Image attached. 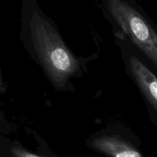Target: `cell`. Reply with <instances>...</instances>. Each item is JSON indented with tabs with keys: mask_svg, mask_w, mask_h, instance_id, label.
<instances>
[{
	"mask_svg": "<svg viewBox=\"0 0 157 157\" xmlns=\"http://www.w3.org/2000/svg\"><path fill=\"white\" fill-rule=\"evenodd\" d=\"M129 63L138 86L147 99L157 110V77L136 56L132 55Z\"/></svg>",
	"mask_w": 157,
	"mask_h": 157,
	"instance_id": "obj_3",
	"label": "cell"
},
{
	"mask_svg": "<svg viewBox=\"0 0 157 157\" xmlns=\"http://www.w3.org/2000/svg\"><path fill=\"white\" fill-rule=\"evenodd\" d=\"M110 15L123 32L157 67V33L127 0H105Z\"/></svg>",
	"mask_w": 157,
	"mask_h": 157,
	"instance_id": "obj_2",
	"label": "cell"
},
{
	"mask_svg": "<svg viewBox=\"0 0 157 157\" xmlns=\"http://www.w3.org/2000/svg\"><path fill=\"white\" fill-rule=\"evenodd\" d=\"M0 86H1V80H0Z\"/></svg>",
	"mask_w": 157,
	"mask_h": 157,
	"instance_id": "obj_6",
	"label": "cell"
},
{
	"mask_svg": "<svg viewBox=\"0 0 157 157\" xmlns=\"http://www.w3.org/2000/svg\"><path fill=\"white\" fill-rule=\"evenodd\" d=\"M0 157H1V156H0Z\"/></svg>",
	"mask_w": 157,
	"mask_h": 157,
	"instance_id": "obj_7",
	"label": "cell"
},
{
	"mask_svg": "<svg viewBox=\"0 0 157 157\" xmlns=\"http://www.w3.org/2000/svg\"><path fill=\"white\" fill-rule=\"evenodd\" d=\"M30 32L35 51L51 81L58 87L64 86L78 71L77 58L47 18L36 10L31 13Z\"/></svg>",
	"mask_w": 157,
	"mask_h": 157,
	"instance_id": "obj_1",
	"label": "cell"
},
{
	"mask_svg": "<svg viewBox=\"0 0 157 157\" xmlns=\"http://www.w3.org/2000/svg\"><path fill=\"white\" fill-rule=\"evenodd\" d=\"M92 148L108 157H144L131 144L117 136H102L90 143Z\"/></svg>",
	"mask_w": 157,
	"mask_h": 157,
	"instance_id": "obj_4",
	"label": "cell"
},
{
	"mask_svg": "<svg viewBox=\"0 0 157 157\" xmlns=\"http://www.w3.org/2000/svg\"><path fill=\"white\" fill-rule=\"evenodd\" d=\"M13 157H44L25 150L20 146H15L11 150Z\"/></svg>",
	"mask_w": 157,
	"mask_h": 157,
	"instance_id": "obj_5",
	"label": "cell"
}]
</instances>
